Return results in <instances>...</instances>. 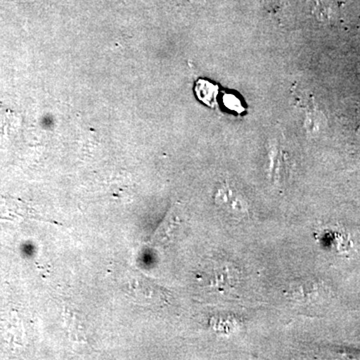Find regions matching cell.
Masks as SVG:
<instances>
[{
    "label": "cell",
    "mask_w": 360,
    "mask_h": 360,
    "mask_svg": "<svg viewBox=\"0 0 360 360\" xmlns=\"http://www.w3.org/2000/svg\"><path fill=\"white\" fill-rule=\"evenodd\" d=\"M175 227H176V217H175L174 212H169L165 217V221L161 224L158 231L155 232L153 243L158 245V243H165L169 241V239L172 238L170 236L174 231Z\"/></svg>",
    "instance_id": "obj_1"
}]
</instances>
